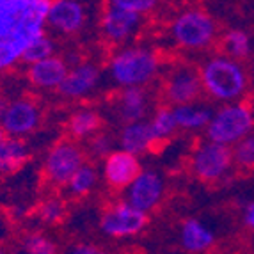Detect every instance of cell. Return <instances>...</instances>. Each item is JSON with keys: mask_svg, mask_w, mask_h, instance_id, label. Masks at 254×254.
<instances>
[{"mask_svg": "<svg viewBox=\"0 0 254 254\" xmlns=\"http://www.w3.org/2000/svg\"><path fill=\"white\" fill-rule=\"evenodd\" d=\"M142 165L137 155L125 149H112L103 158L102 176L105 183L114 190H125L130 182L140 173Z\"/></svg>", "mask_w": 254, "mask_h": 254, "instance_id": "cell-15", "label": "cell"}, {"mask_svg": "<svg viewBox=\"0 0 254 254\" xmlns=\"http://www.w3.org/2000/svg\"><path fill=\"white\" fill-rule=\"evenodd\" d=\"M36 215L41 222L48 226L61 224L66 217V203L61 199L59 195H50V197H45V199L39 203L38 210H36Z\"/></svg>", "mask_w": 254, "mask_h": 254, "instance_id": "cell-26", "label": "cell"}, {"mask_svg": "<svg viewBox=\"0 0 254 254\" xmlns=\"http://www.w3.org/2000/svg\"><path fill=\"white\" fill-rule=\"evenodd\" d=\"M89 14L82 0H50L47 13V29L63 38L80 34L87 25Z\"/></svg>", "mask_w": 254, "mask_h": 254, "instance_id": "cell-11", "label": "cell"}, {"mask_svg": "<svg viewBox=\"0 0 254 254\" xmlns=\"http://www.w3.org/2000/svg\"><path fill=\"white\" fill-rule=\"evenodd\" d=\"M235 167L244 171H254V130L242 137L231 146Z\"/></svg>", "mask_w": 254, "mask_h": 254, "instance_id": "cell-28", "label": "cell"}, {"mask_svg": "<svg viewBox=\"0 0 254 254\" xmlns=\"http://www.w3.org/2000/svg\"><path fill=\"white\" fill-rule=\"evenodd\" d=\"M169 36L176 47L187 52H201L217 41L219 25L204 9L189 7L171 21Z\"/></svg>", "mask_w": 254, "mask_h": 254, "instance_id": "cell-4", "label": "cell"}, {"mask_svg": "<svg viewBox=\"0 0 254 254\" xmlns=\"http://www.w3.org/2000/svg\"><path fill=\"white\" fill-rule=\"evenodd\" d=\"M69 64L64 57L54 54L36 63L27 64L25 76L29 84L39 91H57L68 73Z\"/></svg>", "mask_w": 254, "mask_h": 254, "instance_id": "cell-17", "label": "cell"}, {"mask_svg": "<svg viewBox=\"0 0 254 254\" xmlns=\"http://www.w3.org/2000/svg\"><path fill=\"white\" fill-rule=\"evenodd\" d=\"M98 183V171L93 164H84L76 169V173L73 174L69 182L66 183V192L71 197H85L94 190V187Z\"/></svg>", "mask_w": 254, "mask_h": 254, "instance_id": "cell-25", "label": "cell"}, {"mask_svg": "<svg viewBox=\"0 0 254 254\" xmlns=\"http://www.w3.org/2000/svg\"><path fill=\"white\" fill-rule=\"evenodd\" d=\"M107 4L127 9V11L137 13L140 16H146V14L153 13L158 7L160 0H107Z\"/></svg>", "mask_w": 254, "mask_h": 254, "instance_id": "cell-31", "label": "cell"}, {"mask_svg": "<svg viewBox=\"0 0 254 254\" xmlns=\"http://www.w3.org/2000/svg\"><path fill=\"white\" fill-rule=\"evenodd\" d=\"M203 94L212 102L229 103L247 100L253 87L247 66L229 55L212 54L201 63L199 68Z\"/></svg>", "mask_w": 254, "mask_h": 254, "instance_id": "cell-2", "label": "cell"}, {"mask_svg": "<svg viewBox=\"0 0 254 254\" xmlns=\"http://www.w3.org/2000/svg\"><path fill=\"white\" fill-rule=\"evenodd\" d=\"M118 146L125 151H130L137 157L146 155L148 151H151L153 148H157L155 139L151 135L149 130L148 119L142 121H131V123H125L119 130L118 135Z\"/></svg>", "mask_w": 254, "mask_h": 254, "instance_id": "cell-19", "label": "cell"}, {"mask_svg": "<svg viewBox=\"0 0 254 254\" xmlns=\"http://www.w3.org/2000/svg\"><path fill=\"white\" fill-rule=\"evenodd\" d=\"M50 0H0V73L18 66L25 48L47 32Z\"/></svg>", "mask_w": 254, "mask_h": 254, "instance_id": "cell-1", "label": "cell"}, {"mask_svg": "<svg viewBox=\"0 0 254 254\" xmlns=\"http://www.w3.org/2000/svg\"><path fill=\"white\" fill-rule=\"evenodd\" d=\"M173 112L180 130L199 131L204 130V127L208 125V121H210V118L213 114V109L210 105L199 103V100H197V102L174 105Z\"/></svg>", "mask_w": 254, "mask_h": 254, "instance_id": "cell-22", "label": "cell"}, {"mask_svg": "<svg viewBox=\"0 0 254 254\" xmlns=\"http://www.w3.org/2000/svg\"><path fill=\"white\" fill-rule=\"evenodd\" d=\"M254 130V110L251 100L220 103L204 127V137L213 142L233 146L235 142Z\"/></svg>", "mask_w": 254, "mask_h": 254, "instance_id": "cell-5", "label": "cell"}, {"mask_svg": "<svg viewBox=\"0 0 254 254\" xmlns=\"http://www.w3.org/2000/svg\"><path fill=\"white\" fill-rule=\"evenodd\" d=\"M149 130H151V135L155 139V144L162 146L165 144L167 140H171L176 131L180 130L178 123H176V118H174L173 107L171 105H158L157 109L153 110L151 116L148 119Z\"/></svg>", "mask_w": 254, "mask_h": 254, "instance_id": "cell-24", "label": "cell"}, {"mask_svg": "<svg viewBox=\"0 0 254 254\" xmlns=\"http://www.w3.org/2000/svg\"><path fill=\"white\" fill-rule=\"evenodd\" d=\"M164 195L165 182L155 169H140V173L125 189V201L146 213L157 210Z\"/></svg>", "mask_w": 254, "mask_h": 254, "instance_id": "cell-12", "label": "cell"}, {"mask_svg": "<svg viewBox=\"0 0 254 254\" xmlns=\"http://www.w3.org/2000/svg\"><path fill=\"white\" fill-rule=\"evenodd\" d=\"M142 18L144 16H140L137 13L107 4L102 13V18H100L102 38L109 45H116V47L127 45L128 41L135 38L137 32L140 30Z\"/></svg>", "mask_w": 254, "mask_h": 254, "instance_id": "cell-13", "label": "cell"}, {"mask_svg": "<svg viewBox=\"0 0 254 254\" xmlns=\"http://www.w3.org/2000/svg\"><path fill=\"white\" fill-rule=\"evenodd\" d=\"M41 123V105L29 96L14 98V100L7 102L4 112L0 116V127L4 128L5 135L21 137V139L36 133Z\"/></svg>", "mask_w": 254, "mask_h": 254, "instance_id": "cell-10", "label": "cell"}, {"mask_svg": "<svg viewBox=\"0 0 254 254\" xmlns=\"http://www.w3.org/2000/svg\"><path fill=\"white\" fill-rule=\"evenodd\" d=\"M5 105H7V100H5V98L0 96V116H2V112H4Z\"/></svg>", "mask_w": 254, "mask_h": 254, "instance_id": "cell-36", "label": "cell"}, {"mask_svg": "<svg viewBox=\"0 0 254 254\" xmlns=\"http://www.w3.org/2000/svg\"><path fill=\"white\" fill-rule=\"evenodd\" d=\"M151 110V96L146 87L130 85L119 87V93L114 98V112L121 125L131 121H142L149 118Z\"/></svg>", "mask_w": 254, "mask_h": 254, "instance_id": "cell-16", "label": "cell"}, {"mask_svg": "<svg viewBox=\"0 0 254 254\" xmlns=\"http://www.w3.org/2000/svg\"><path fill=\"white\" fill-rule=\"evenodd\" d=\"M251 103H253V110H254V98H253V100H251Z\"/></svg>", "mask_w": 254, "mask_h": 254, "instance_id": "cell-38", "label": "cell"}, {"mask_svg": "<svg viewBox=\"0 0 254 254\" xmlns=\"http://www.w3.org/2000/svg\"><path fill=\"white\" fill-rule=\"evenodd\" d=\"M20 247L29 254H54L57 253V244L47 233H27L21 238Z\"/></svg>", "mask_w": 254, "mask_h": 254, "instance_id": "cell-29", "label": "cell"}, {"mask_svg": "<svg viewBox=\"0 0 254 254\" xmlns=\"http://www.w3.org/2000/svg\"><path fill=\"white\" fill-rule=\"evenodd\" d=\"M30 160V148L21 137L5 135L0 140V176H11Z\"/></svg>", "mask_w": 254, "mask_h": 254, "instance_id": "cell-20", "label": "cell"}, {"mask_svg": "<svg viewBox=\"0 0 254 254\" xmlns=\"http://www.w3.org/2000/svg\"><path fill=\"white\" fill-rule=\"evenodd\" d=\"M162 100L167 105L197 102L203 96L199 69L190 64H174L164 73L162 80Z\"/></svg>", "mask_w": 254, "mask_h": 254, "instance_id": "cell-8", "label": "cell"}, {"mask_svg": "<svg viewBox=\"0 0 254 254\" xmlns=\"http://www.w3.org/2000/svg\"><path fill=\"white\" fill-rule=\"evenodd\" d=\"M148 213L140 212L127 201L110 204L100 219V229L109 238H131L148 228Z\"/></svg>", "mask_w": 254, "mask_h": 254, "instance_id": "cell-9", "label": "cell"}, {"mask_svg": "<svg viewBox=\"0 0 254 254\" xmlns=\"http://www.w3.org/2000/svg\"><path fill=\"white\" fill-rule=\"evenodd\" d=\"M213 229L199 219H187L180 226V246L185 253L199 254L215 247Z\"/></svg>", "mask_w": 254, "mask_h": 254, "instance_id": "cell-18", "label": "cell"}, {"mask_svg": "<svg viewBox=\"0 0 254 254\" xmlns=\"http://www.w3.org/2000/svg\"><path fill=\"white\" fill-rule=\"evenodd\" d=\"M220 52L237 61H247L254 50V38L246 29H228L220 38Z\"/></svg>", "mask_w": 254, "mask_h": 254, "instance_id": "cell-23", "label": "cell"}, {"mask_svg": "<svg viewBox=\"0 0 254 254\" xmlns=\"http://www.w3.org/2000/svg\"><path fill=\"white\" fill-rule=\"evenodd\" d=\"M233 151L231 146L213 142L206 139L195 144L190 155V171L203 183H219L228 178L233 171Z\"/></svg>", "mask_w": 254, "mask_h": 254, "instance_id": "cell-6", "label": "cell"}, {"mask_svg": "<svg viewBox=\"0 0 254 254\" xmlns=\"http://www.w3.org/2000/svg\"><path fill=\"white\" fill-rule=\"evenodd\" d=\"M100 78H102V71L98 68V64L91 61H80L69 66L57 91L64 100H84L96 91Z\"/></svg>", "mask_w": 254, "mask_h": 254, "instance_id": "cell-14", "label": "cell"}, {"mask_svg": "<svg viewBox=\"0 0 254 254\" xmlns=\"http://www.w3.org/2000/svg\"><path fill=\"white\" fill-rule=\"evenodd\" d=\"M69 253L73 254H102V249L98 246H94V244H76V246H73L71 249H69Z\"/></svg>", "mask_w": 254, "mask_h": 254, "instance_id": "cell-32", "label": "cell"}, {"mask_svg": "<svg viewBox=\"0 0 254 254\" xmlns=\"http://www.w3.org/2000/svg\"><path fill=\"white\" fill-rule=\"evenodd\" d=\"M242 219H244V224L249 231L254 233V201H249L242 212Z\"/></svg>", "mask_w": 254, "mask_h": 254, "instance_id": "cell-33", "label": "cell"}, {"mask_svg": "<svg viewBox=\"0 0 254 254\" xmlns=\"http://www.w3.org/2000/svg\"><path fill=\"white\" fill-rule=\"evenodd\" d=\"M4 137H5V131H4V128H2V127H0V140H2V139H4Z\"/></svg>", "mask_w": 254, "mask_h": 254, "instance_id": "cell-37", "label": "cell"}, {"mask_svg": "<svg viewBox=\"0 0 254 254\" xmlns=\"http://www.w3.org/2000/svg\"><path fill=\"white\" fill-rule=\"evenodd\" d=\"M102 127H103L102 114L98 110L91 109V107L76 109L68 118V123H66L68 135L75 140H87L93 133H96L98 130H102Z\"/></svg>", "mask_w": 254, "mask_h": 254, "instance_id": "cell-21", "label": "cell"}, {"mask_svg": "<svg viewBox=\"0 0 254 254\" xmlns=\"http://www.w3.org/2000/svg\"><path fill=\"white\" fill-rule=\"evenodd\" d=\"M249 75H251V82L254 84V50H253V54H251V57H249Z\"/></svg>", "mask_w": 254, "mask_h": 254, "instance_id": "cell-34", "label": "cell"}, {"mask_svg": "<svg viewBox=\"0 0 254 254\" xmlns=\"http://www.w3.org/2000/svg\"><path fill=\"white\" fill-rule=\"evenodd\" d=\"M5 235H7V228H5V222H4V219L0 217V242L4 240L5 238Z\"/></svg>", "mask_w": 254, "mask_h": 254, "instance_id": "cell-35", "label": "cell"}, {"mask_svg": "<svg viewBox=\"0 0 254 254\" xmlns=\"http://www.w3.org/2000/svg\"><path fill=\"white\" fill-rule=\"evenodd\" d=\"M107 73L118 87H148L162 73L160 55L149 47H123L110 55Z\"/></svg>", "mask_w": 254, "mask_h": 254, "instance_id": "cell-3", "label": "cell"}, {"mask_svg": "<svg viewBox=\"0 0 254 254\" xmlns=\"http://www.w3.org/2000/svg\"><path fill=\"white\" fill-rule=\"evenodd\" d=\"M116 144H118V142H116V139L110 135V133H107V131H103V130H98L96 133H93V135L87 139L85 153H87L91 158H94V160H103V158L114 149Z\"/></svg>", "mask_w": 254, "mask_h": 254, "instance_id": "cell-30", "label": "cell"}, {"mask_svg": "<svg viewBox=\"0 0 254 254\" xmlns=\"http://www.w3.org/2000/svg\"><path fill=\"white\" fill-rule=\"evenodd\" d=\"M55 50H57V43L55 39L52 38L50 34H41L39 38H36L34 41L30 43L29 47L25 48L23 55H21V64H30V63H36V61H41L48 55H54Z\"/></svg>", "mask_w": 254, "mask_h": 254, "instance_id": "cell-27", "label": "cell"}, {"mask_svg": "<svg viewBox=\"0 0 254 254\" xmlns=\"http://www.w3.org/2000/svg\"><path fill=\"white\" fill-rule=\"evenodd\" d=\"M87 158V153L80 146V142L75 139H63L57 140L48 149L45 162H43V178L50 187L61 189L66 187L76 169Z\"/></svg>", "mask_w": 254, "mask_h": 254, "instance_id": "cell-7", "label": "cell"}]
</instances>
